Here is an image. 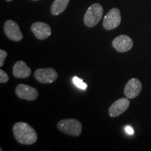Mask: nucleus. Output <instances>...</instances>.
<instances>
[{"instance_id":"obj_1","label":"nucleus","mask_w":151,"mask_h":151,"mask_svg":"<svg viewBox=\"0 0 151 151\" xmlns=\"http://www.w3.org/2000/svg\"><path fill=\"white\" fill-rule=\"evenodd\" d=\"M13 132L16 140L20 144L32 145L37 141V132L27 122H16L13 127Z\"/></svg>"},{"instance_id":"obj_2","label":"nucleus","mask_w":151,"mask_h":151,"mask_svg":"<svg viewBox=\"0 0 151 151\" xmlns=\"http://www.w3.org/2000/svg\"><path fill=\"white\" fill-rule=\"evenodd\" d=\"M103 7L99 4H93L87 10L84 16V23L87 27H93L99 23L103 16Z\"/></svg>"},{"instance_id":"obj_3","label":"nucleus","mask_w":151,"mask_h":151,"mask_svg":"<svg viewBox=\"0 0 151 151\" xmlns=\"http://www.w3.org/2000/svg\"><path fill=\"white\" fill-rule=\"evenodd\" d=\"M58 128L66 134L78 137L82 132V124L76 119H65L58 123Z\"/></svg>"},{"instance_id":"obj_4","label":"nucleus","mask_w":151,"mask_h":151,"mask_svg":"<svg viewBox=\"0 0 151 151\" xmlns=\"http://www.w3.org/2000/svg\"><path fill=\"white\" fill-rule=\"evenodd\" d=\"M121 22V15L120 10L117 8L111 9L104 18L103 27L106 30L116 29Z\"/></svg>"},{"instance_id":"obj_5","label":"nucleus","mask_w":151,"mask_h":151,"mask_svg":"<svg viewBox=\"0 0 151 151\" xmlns=\"http://www.w3.org/2000/svg\"><path fill=\"white\" fill-rule=\"evenodd\" d=\"M58 74L52 68H40L35 71V78L41 83H51L58 78Z\"/></svg>"},{"instance_id":"obj_6","label":"nucleus","mask_w":151,"mask_h":151,"mask_svg":"<svg viewBox=\"0 0 151 151\" xmlns=\"http://www.w3.org/2000/svg\"><path fill=\"white\" fill-rule=\"evenodd\" d=\"M4 30L6 36L12 41H20L23 38L18 23L12 20H8L5 22Z\"/></svg>"},{"instance_id":"obj_7","label":"nucleus","mask_w":151,"mask_h":151,"mask_svg":"<svg viewBox=\"0 0 151 151\" xmlns=\"http://www.w3.org/2000/svg\"><path fill=\"white\" fill-rule=\"evenodd\" d=\"M16 94L21 99L34 101L39 95L37 90L33 87L25 84H19L16 88Z\"/></svg>"},{"instance_id":"obj_8","label":"nucleus","mask_w":151,"mask_h":151,"mask_svg":"<svg viewBox=\"0 0 151 151\" xmlns=\"http://www.w3.org/2000/svg\"><path fill=\"white\" fill-rule=\"evenodd\" d=\"M31 31L39 40L48 39L51 35V27L48 24L42 22H37L32 24Z\"/></svg>"},{"instance_id":"obj_9","label":"nucleus","mask_w":151,"mask_h":151,"mask_svg":"<svg viewBox=\"0 0 151 151\" xmlns=\"http://www.w3.org/2000/svg\"><path fill=\"white\" fill-rule=\"evenodd\" d=\"M133 41L127 35H120L113 39L112 46L119 52H125L133 47Z\"/></svg>"},{"instance_id":"obj_10","label":"nucleus","mask_w":151,"mask_h":151,"mask_svg":"<svg viewBox=\"0 0 151 151\" xmlns=\"http://www.w3.org/2000/svg\"><path fill=\"white\" fill-rule=\"evenodd\" d=\"M142 84L137 78H132L128 81L124 89V94L128 99H134L141 93Z\"/></svg>"},{"instance_id":"obj_11","label":"nucleus","mask_w":151,"mask_h":151,"mask_svg":"<svg viewBox=\"0 0 151 151\" xmlns=\"http://www.w3.org/2000/svg\"><path fill=\"white\" fill-rule=\"evenodd\" d=\"M129 100L128 98H120L115 101L109 109V113L112 118H116L125 112L129 106Z\"/></svg>"},{"instance_id":"obj_12","label":"nucleus","mask_w":151,"mask_h":151,"mask_svg":"<svg viewBox=\"0 0 151 151\" xmlns=\"http://www.w3.org/2000/svg\"><path fill=\"white\" fill-rule=\"evenodd\" d=\"M31 69L22 60L17 62L13 68V74L18 78H27L31 74Z\"/></svg>"},{"instance_id":"obj_13","label":"nucleus","mask_w":151,"mask_h":151,"mask_svg":"<svg viewBox=\"0 0 151 151\" xmlns=\"http://www.w3.org/2000/svg\"><path fill=\"white\" fill-rule=\"evenodd\" d=\"M70 0H55L51 6V14L53 16H58L66 10Z\"/></svg>"},{"instance_id":"obj_14","label":"nucleus","mask_w":151,"mask_h":151,"mask_svg":"<svg viewBox=\"0 0 151 151\" xmlns=\"http://www.w3.org/2000/svg\"><path fill=\"white\" fill-rule=\"evenodd\" d=\"M73 83L76 87H78V88L82 90H86L87 88H88V85L85 83L83 82V79H81L78 78L77 76H74L72 79Z\"/></svg>"},{"instance_id":"obj_15","label":"nucleus","mask_w":151,"mask_h":151,"mask_svg":"<svg viewBox=\"0 0 151 151\" xmlns=\"http://www.w3.org/2000/svg\"><path fill=\"white\" fill-rule=\"evenodd\" d=\"M9 76L4 71L0 70V83H5L7 81H9Z\"/></svg>"},{"instance_id":"obj_16","label":"nucleus","mask_w":151,"mask_h":151,"mask_svg":"<svg viewBox=\"0 0 151 151\" xmlns=\"http://www.w3.org/2000/svg\"><path fill=\"white\" fill-rule=\"evenodd\" d=\"M7 52L5 51V50H2V49H1L0 50V67H2L4 65V61H5V59L7 57Z\"/></svg>"},{"instance_id":"obj_17","label":"nucleus","mask_w":151,"mask_h":151,"mask_svg":"<svg viewBox=\"0 0 151 151\" xmlns=\"http://www.w3.org/2000/svg\"><path fill=\"white\" fill-rule=\"evenodd\" d=\"M125 131L128 134L132 135L134 134L133 128H132V127H130V126H127V127H125Z\"/></svg>"},{"instance_id":"obj_18","label":"nucleus","mask_w":151,"mask_h":151,"mask_svg":"<svg viewBox=\"0 0 151 151\" xmlns=\"http://www.w3.org/2000/svg\"><path fill=\"white\" fill-rule=\"evenodd\" d=\"M7 1H12V0H6Z\"/></svg>"},{"instance_id":"obj_19","label":"nucleus","mask_w":151,"mask_h":151,"mask_svg":"<svg viewBox=\"0 0 151 151\" xmlns=\"http://www.w3.org/2000/svg\"><path fill=\"white\" fill-rule=\"evenodd\" d=\"M33 1H38V0H33Z\"/></svg>"}]
</instances>
